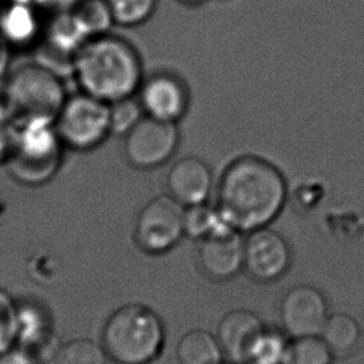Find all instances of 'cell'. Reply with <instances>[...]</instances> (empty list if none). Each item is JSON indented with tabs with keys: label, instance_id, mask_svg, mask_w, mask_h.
Listing matches in <instances>:
<instances>
[{
	"label": "cell",
	"instance_id": "obj_17",
	"mask_svg": "<svg viewBox=\"0 0 364 364\" xmlns=\"http://www.w3.org/2000/svg\"><path fill=\"white\" fill-rule=\"evenodd\" d=\"M70 11L87 40L109 34L114 25V15L106 0H80Z\"/></svg>",
	"mask_w": 364,
	"mask_h": 364
},
{
	"label": "cell",
	"instance_id": "obj_6",
	"mask_svg": "<svg viewBox=\"0 0 364 364\" xmlns=\"http://www.w3.org/2000/svg\"><path fill=\"white\" fill-rule=\"evenodd\" d=\"M60 139L76 151H90L111 134L109 104L85 92L68 96L55 119Z\"/></svg>",
	"mask_w": 364,
	"mask_h": 364
},
{
	"label": "cell",
	"instance_id": "obj_29",
	"mask_svg": "<svg viewBox=\"0 0 364 364\" xmlns=\"http://www.w3.org/2000/svg\"><path fill=\"white\" fill-rule=\"evenodd\" d=\"M183 4L189 5V6H196V5H200L207 1V0H179Z\"/></svg>",
	"mask_w": 364,
	"mask_h": 364
},
{
	"label": "cell",
	"instance_id": "obj_12",
	"mask_svg": "<svg viewBox=\"0 0 364 364\" xmlns=\"http://www.w3.org/2000/svg\"><path fill=\"white\" fill-rule=\"evenodd\" d=\"M264 333L262 322L254 312L232 311L219 323L218 343L232 362L245 363L254 358Z\"/></svg>",
	"mask_w": 364,
	"mask_h": 364
},
{
	"label": "cell",
	"instance_id": "obj_14",
	"mask_svg": "<svg viewBox=\"0 0 364 364\" xmlns=\"http://www.w3.org/2000/svg\"><path fill=\"white\" fill-rule=\"evenodd\" d=\"M166 187L168 196L184 208L204 204L212 193L213 173L202 159L184 157L169 169Z\"/></svg>",
	"mask_w": 364,
	"mask_h": 364
},
{
	"label": "cell",
	"instance_id": "obj_27",
	"mask_svg": "<svg viewBox=\"0 0 364 364\" xmlns=\"http://www.w3.org/2000/svg\"><path fill=\"white\" fill-rule=\"evenodd\" d=\"M10 49L11 46L0 35V77H3L9 69L10 56H11Z\"/></svg>",
	"mask_w": 364,
	"mask_h": 364
},
{
	"label": "cell",
	"instance_id": "obj_30",
	"mask_svg": "<svg viewBox=\"0 0 364 364\" xmlns=\"http://www.w3.org/2000/svg\"><path fill=\"white\" fill-rule=\"evenodd\" d=\"M18 1H25V3H30V0H6L5 3H18Z\"/></svg>",
	"mask_w": 364,
	"mask_h": 364
},
{
	"label": "cell",
	"instance_id": "obj_20",
	"mask_svg": "<svg viewBox=\"0 0 364 364\" xmlns=\"http://www.w3.org/2000/svg\"><path fill=\"white\" fill-rule=\"evenodd\" d=\"M333 355L321 336L294 338L286 346L281 364H332Z\"/></svg>",
	"mask_w": 364,
	"mask_h": 364
},
{
	"label": "cell",
	"instance_id": "obj_25",
	"mask_svg": "<svg viewBox=\"0 0 364 364\" xmlns=\"http://www.w3.org/2000/svg\"><path fill=\"white\" fill-rule=\"evenodd\" d=\"M286 346L280 336L265 332L252 360L257 364H281Z\"/></svg>",
	"mask_w": 364,
	"mask_h": 364
},
{
	"label": "cell",
	"instance_id": "obj_19",
	"mask_svg": "<svg viewBox=\"0 0 364 364\" xmlns=\"http://www.w3.org/2000/svg\"><path fill=\"white\" fill-rule=\"evenodd\" d=\"M177 353L181 364H218L220 346L205 331H191L179 342Z\"/></svg>",
	"mask_w": 364,
	"mask_h": 364
},
{
	"label": "cell",
	"instance_id": "obj_7",
	"mask_svg": "<svg viewBox=\"0 0 364 364\" xmlns=\"http://www.w3.org/2000/svg\"><path fill=\"white\" fill-rule=\"evenodd\" d=\"M186 208L169 196L154 198L138 213L134 240L141 250L151 255L166 254L184 235Z\"/></svg>",
	"mask_w": 364,
	"mask_h": 364
},
{
	"label": "cell",
	"instance_id": "obj_4",
	"mask_svg": "<svg viewBox=\"0 0 364 364\" xmlns=\"http://www.w3.org/2000/svg\"><path fill=\"white\" fill-rule=\"evenodd\" d=\"M66 99L59 75L45 65L28 64L10 75L3 102L18 124L29 119H56Z\"/></svg>",
	"mask_w": 364,
	"mask_h": 364
},
{
	"label": "cell",
	"instance_id": "obj_5",
	"mask_svg": "<svg viewBox=\"0 0 364 364\" xmlns=\"http://www.w3.org/2000/svg\"><path fill=\"white\" fill-rule=\"evenodd\" d=\"M55 119H35L16 124L10 168L26 184H43L58 171L61 147Z\"/></svg>",
	"mask_w": 364,
	"mask_h": 364
},
{
	"label": "cell",
	"instance_id": "obj_24",
	"mask_svg": "<svg viewBox=\"0 0 364 364\" xmlns=\"http://www.w3.org/2000/svg\"><path fill=\"white\" fill-rule=\"evenodd\" d=\"M143 116L144 114L141 105L133 97L109 104L111 134L126 136L143 119Z\"/></svg>",
	"mask_w": 364,
	"mask_h": 364
},
{
	"label": "cell",
	"instance_id": "obj_23",
	"mask_svg": "<svg viewBox=\"0 0 364 364\" xmlns=\"http://www.w3.org/2000/svg\"><path fill=\"white\" fill-rule=\"evenodd\" d=\"M54 364H106L104 350L90 340H75L63 346Z\"/></svg>",
	"mask_w": 364,
	"mask_h": 364
},
{
	"label": "cell",
	"instance_id": "obj_15",
	"mask_svg": "<svg viewBox=\"0 0 364 364\" xmlns=\"http://www.w3.org/2000/svg\"><path fill=\"white\" fill-rule=\"evenodd\" d=\"M41 23L30 3H5L0 10V35L10 46H28L39 38Z\"/></svg>",
	"mask_w": 364,
	"mask_h": 364
},
{
	"label": "cell",
	"instance_id": "obj_11",
	"mask_svg": "<svg viewBox=\"0 0 364 364\" xmlns=\"http://www.w3.org/2000/svg\"><path fill=\"white\" fill-rule=\"evenodd\" d=\"M138 102L143 114L164 122L177 123L186 114L189 95L177 76L154 74L143 80L138 89Z\"/></svg>",
	"mask_w": 364,
	"mask_h": 364
},
{
	"label": "cell",
	"instance_id": "obj_22",
	"mask_svg": "<svg viewBox=\"0 0 364 364\" xmlns=\"http://www.w3.org/2000/svg\"><path fill=\"white\" fill-rule=\"evenodd\" d=\"M114 24L124 28L142 25L152 18L157 9L158 0H106Z\"/></svg>",
	"mask_w": 364,
	"mask_h": 364
},
{
	"label": "cell",
	"instance_id": "obj_21",
	"mask_svg": "<svg viewBox=\"0 0 364 364\" xmlns=\"http://www.w3.org/2000/svg\"><path fill=\"white\" fill-rule=\"evenodd\" d=\"M50 40L55 49L73 58L89 41L76 24L71 11L59 13L56 16L50 30Z\"/></svg>",
	"mask_w": 364,
	"mask_h": 364
},
{
	"label": "cell",
	"instance_id": "obj_8",
	"mask_svg": "<svg viewBox=\"0 0 364 364\" xmlns=\"http://www.w3.org/2000/svg\"><path fill=\"white\" fill-rule=\"evenodd\" d=\"M178 144L177 123L143 116L124 136L123 152L132 167L152 169L167 163L177 151Z\"/></svg>",
	"mask_w": 364,
	"mask_h": 364
},
{
	"label": "cell",
	"instance_id": "obj_2",
	"mask_svg": "<svg viewBox=\"0 0 364 364\" xmlns=\"http://www.w3.org/2000/svg\"><path fill=\"white\" fill-rule=\"evenodd\" d=\"M81 92L112 104L132 97L142 84V61L137 50L116 35L89 40L73 58Z\"/></svg>",
	"mask_w": 364,
	"mask_h": 364
},
{
	"label": "cell",
	"instance_id": "obj_10",
	"mask_svg": "<svg viewBox=\"0 0 364 364\" xmlns=\"http://www.w3.org/2000/svg\"><path fill=\"white\" fill-rule=\"evenodd\" d=\"M330 315L325 295L315 286H295L281 301V322L294 338L320 336Z\"/></svg>",
	"mask_w": 364,
	"mask_h": 364
},
{
	"label": "cell",
	"instance_id": "obj_13",
	"mask_svg": "<svg viewBox=\"0 0 364 364\" xmlns=\"http://www.w3.org/2000/svg\"><path fill=\"white\" fill-rule=\"evenodd\" d=\"M198 262L209 279L218 282L232 280L244 269V240L240 232H225L200 240Z\"/></svg>",
	"mask_w": 364,
	"mask_h": 364
},
{
	"label": "cell",
	"instance_id": "obj_28",
	"mask_svg": "<svg viewBox=\"0 0 364 364\" xmlns=\"http://www.w3.org/2000/svg\"><path fill=\"white\" fill-rule=\"evenodd\" d=\"M0 364H33L25 355L19 353H10L0 360Z\"/></svg>",
	"mask_w": 364,
	"mask_h": 364
},
{
	"label": "cell",
	"instance_id": "obj_18",
	"mask_svg": "<svg viewBox=\"0 0 364 364\" xmlns=\"http://www.w3.org/2000/svg\"><path fill=\"white\" fill-rule=\"evenodd\" d=\"M186 235L203 240L205 237L237 232L223 218L217 207H210L208 203L186 208L184 212Z\"/></svg>",
	"mask_w": 364,
	"mask_h": 364
},
{
	"label": "cell",
	"instance_id": "obj_9",
	"mask_svg": "<svg viewBox=\"0 0 364 364\" xmlns=\"http://www.w3.org/2000/svg\"><path fill=\"white\" fill-rule=\"evenodd\" d=\"M291 262L289 242L269 227L249 232L244 240V270L257 282L280 280L290 269Z\"/></svg>",
	"mask_w": 364,
	"mask_h": 364
},
{
	"label": "cell",
	"instance_id": "obj_16",
	"mask_svg": "<svg viewBox=\"0 0 364 364\" xmlns=\"http://www.w3.org/2000/svg\"><path fill=\"white\" fill-rule=\"evenodd\" d=\"M333 357L350 355L358 345L360 327L355 317L347 314H332L321 332Z\"/></svg>",
	"mask_w": 364,
	"mask_h": 364
},
{
	"label": "cell",
	"instance_id": "obj_26",
	"mask_svg": "<svg viewBox=\"0 0 364 364\" xmlns=\"http://www.w3.org/2000/svg\"><path fill=\"white\" fill-rule=\"evenodd\" d=\"M16 123L4 102L0 101V162L8 159L14 146Z\"/></svg>",
	"mask_w": 364,
	"mask_h": 364
},
{
	"label": "cell",
	"instance_id": "obj_3",
	"mask_svg": "<svg viewBox=\"0 0 364 364\" xmlns=\"http://www.w3.org/2000/svg\"><path fill=\"white\" fill-rule=\"evenodd\" d=\"M162 342V322L146 306H122L105 326V350L119 364L148 363L157 355Z\"/></svg>",
	"mask_w": 364,
	"mask_h": 364
},
{
	"label": "cell",
	"instance_id": "obj_1",
	"mask_svg": "<svg viewBox=\"0 0 364 364\" xmlns=\"http://www.w3.org/2000/svg\"><path fill=\"white\" fill-rule=\"evenodd\" d=\"M287 193L279 168L264 158L244 156L223 173L215 207L234 230L249 234L280 215Z\"/></svg>",
	"mask_w": 364,
	"mask_h": 364
}]
</instances>
